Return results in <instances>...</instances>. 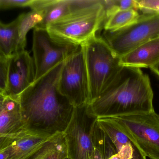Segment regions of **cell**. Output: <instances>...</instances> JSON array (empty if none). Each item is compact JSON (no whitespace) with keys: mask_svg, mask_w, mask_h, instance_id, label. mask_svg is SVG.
<instances>
[{"mask_svg":"<svg viewBox=\"0 0 159 159\" xmlns=\"http://www.w3.org/2000/svg\"><path fill=\"white\" fill-rule=\"evenodd\" d=\"M63 62L28 87L19 97L24 130L47 137L64 133L75 108L58 89Z\"/></svg>","mask_w":159,"mask_h":159,"instance_id":"1","label":"cell"},{"mask_svg":"<svg viewBox=\"0 0 159 159\" xmlns=\"http://www.w3.org/2000/svg\"><path fill=\"white\" fill-rule=\"evenodd\" d=\"M150 78L140 68L123 66L112 83L87 105L96 119L136 115L154 111Z\"/></svg>","mask_w":159,"mask_h":159,"instance_id":"2","label":"cell"},{"mask_svg":"<svg viewBox=\"0 0 159 159\" xmlns=\"http://www.w3.org/2000/svg\"><path fill=\"white\" fill-rule=\"evenodd\" d=\"M105 21L102 0H81L69 14L49 24L46 29L57 38L81 45L97 35Z\"/></svg>","mask_w":159,"mask_h":159,"instance_id":"3","label":"cell"},{"mask_svg":"<svg viewBox=\"0 0 159 159\" xmlns=\"http://www.w3.org/2000/svg\"><path fill=\"white\" fill-rule=\"evenodd\" d=\"M81 46L89 78V104L106 89L123 66L120 57L101 36L95 35Z\"/></svg>","mask_w":159,"mask_h":159,"instance_id":"4","label":"cell"},{"mask_svg":"<svg viewBox=\"0 0 159 159\" xmlns=\"http://www.w3.org/2000/svg\"><path fill=\"white\" fill-rule=\"evenodd\" d=\"M150 159H159V115L149 113L107 118Z\"/></svg>","mask_w":159,"mask_h":159,"instance_id":"5","label":"cell"},{"mask_svg":"<svg viewBox=\"0 0 159 159\" xmlns=\"http://www.w3.org/2000/svg\"><path fill=\"white\" fill-rule=\"evenodd\" d=\"M101 37L119 57L159 37V13L142 14L132 24L115 31L103 30Z\"/></svg>","mask_w":159,"mask_h":159,"instance_id":"6","label":"cell"},{"mask_svg":"<svg viewBox=\"0 0 159 159\" xmlns=\"http://www.w3.org/2000/svg\"><path fill=\"white\" fill-rule=\"evenodd\" d=\"M80 45L57 38L46 29L34 28L32 51L35 80L47 73L58 64L77 51Z\"/></svg>","mask_w":159,"mask_h":159,"instance_id":"7","label":"cell"},{"mask_svg":"<svg viewBox=\"0 0 159 159\" xmlns=\"http://www.w3.org/2000/svg\"><path fill=\"white\" fill-rule=\"evenodd\" d=\"M58 89L75 108L89 105V78L81 45L77 51L63 62L59 79Z\"/></svg>","mask_w":159,"mask_h":159,"instance_id":"8","label":"cell"},{"mask_svg":"<svg viewBox=\"0 0 159 159\" xmlns=\"http://www.w3.org/2000/svg\"><path fill=\"white\" fill-rule=\"evenodd\" d=\"M87 105L75 108L71 119L64 132L70 159H93V133L97 119L89 114Z\"/></svg>","mask_w":159,"mask_h":159,"instance_id":"9","label":"cell"},{"mask_svg":"<svg viewBox=\"0 0 159 159\" xmlns=\"http://www.w3.org/2000/svg\"><path fill=\"white\" fill-rule=\"evenodd\" d=\"M35 80L33 59L24 50L7 58L6 88L4 95L18 99Z\"/></svg>","mask_w":159,"mask_h":159,"instance_id":"10","label":"cell"},{"mask_svg":"<svg viewBox=\"0 0 159 159\" xmlns=\"http://www.w3.org/2000/svg\"><path fill=\"white\" fill-rule=\"evenodd\" d=\"M81 0H33L30 7L43 16L35 28L46 29L49 24L66 16L79 5Z\"/></svg>","mask_w":159,"mask_h":159,"instance_id":"11","label":"cell"},{"mask_svg":"<svg viewBox=\"0 0 159 159\" xmlns=\"http://www.w3.org/2000/svg\"><path fill=\"white\" fill-rule=\"evenodd\" d=\"M100 129L114 144L120 159H147L135 144L109 118L98 119Z\"/></svg>","mask_w":159,"mask_h":159,"instance_id":"12","label":"cell"},{"mask_svg":"<svg viewBox=\"0 0 159 159\" xmlns=\"http://www.w3.org/2000/svg\"><path fill=\"white\" fill-rule=\"evenodd\" d=\"M159 62V37L147 42L120 58L123 66L151 68Z\"/></svg>","mask_w":159,"mask_h":159,"instance_id":"13","label":"cell"},{"mask_svg":"<svg viewBox=\"0 0 159 159\" xmlns=\"http://www.w3.org/2000/svg\"><path fill=\"white\" fill-rule=\"evenodd\" d=\"M24 126L19 99L7 97L0 110V135L19 133Z\"/></svg>","mask_w":159,"mask_h":159,"instance_id":"14","label":"cell"},{"mask_svg":"<svg viewBox=\"0 0 159 159\" xmlns=\"http://www.w3.org/2000/svg\"><path fill=\"white\" fill-rule=\"evenodd\" d=\"M68 157L64 133H57L22 159H64Z\"/></svg>","mask_w":159,"mask_h":159,"instance_id":"15","label":"cell"},{"mask_svg":"<svg viewBox=\"0 0 159 159\" xmlns=\"http://www.w3.org/2000/svg\"><path fill=\"white\" fill-rule=\"evenodd\" d=\"M51 137L42 136L23 131L15 136L12 143L11 159H22Z\"/></svg>","mask_w":159,"mask_h":159,"instance_id":"16","label":"cell"},{"mask_svg":"<svg viewBox=\"0 0 159 159\" xmlns=\"http://www.w3.org/2000/svg\"><path fill=\"white\" fill-rule=\"evenodd\" d=\"M18 44L17 18L8 24L0 21V55L7 58L18 53Z\"/></svg>","mask_w":159,"mask_h":159,"instance_id":"17","label":"cell"},{"mask_svg":"<svg viewBox=\"0 0 159 159\" xmlns=\"http://www.w3.org/2000/svg\"><path fill=\"white\" fill-rule=\"evenodd\" d=\"M18 31V53L25 50L27 44V35L30 30L34 29L43 20V16L37 11L20 14L17 18Z\"/></svg>","mask_w":159,"mask_h":159,"instance_id":"18","label":"cell"},{"mask_svg":"<svg viewBox=\"0 0 159 159\" xmlns=\"http://www.w3.org/2000/svg\"><path fill=\"white\" fill-rule=\"evenodd\" d=\"M140 16L138 11L133 9L119 10L105 20L102 29L105 30L115 31L122 29L135 22Z\"/></svg>","mask_w":159,"mask_h":159,"instance_id":"19","label":"cell"},{"mask_svg":"<svg viewBox=\"0 0 159 159\" xmlns=\"http://www.w3.org/2000/svg\"><path fill=\"white\" fill-rule=\"evenodd\" d=\"M103 133L97 122V119L94 124L93 129L94 154L93 159H105L103 147Z\"/></svg>","mask_w":159,"mask_h":159,"instance_id":"20","label":"cell"},{"mask_svg":"<svg viewBox=\"0 0 159 159\" xmlns=\"http://www.w3.org/2000/svg\"><path fill=\"white\" fill-rule=\"evenodd\" d=\"M17 134L0 135V159H11L13 150L12 143Z\"/></svg>","mask_w":159,"mask_h":159,"instance_id":"21","label":"cell"},{"mask_svg":"<svg viewBox=\"0 0 159 159\" xmlns=\"http://www.w3.org/2000/svg\"><path fill=\"white\" fill-rule=\"evenodd\" d=\"M103 147L105 159H120L113 143L107 135L103 132Z\"/></svg>","mask_w":159,"mask_h":159,"instance_id":"22","label":"cell"},{"mask_svg":"<svg viewBox=\"0 0 159 159\" xmlns=\"http://www.w3.org/2000/svg\"><path fill=\"white\" fill-rule=\"evenodd\" d=\"M137 2L143 14L159 13V0H137Z\"/></svg>","mask_w":159,"mask_h":159,"instance_id":"23","label":"cell"},{"mask_svg":"<svg viewBox=\"0 0 159 159\" xmlns=\"http://www.w3.org/2000/svg\"><path fill=\"white\" fill-rule=\"evenodd\" d=\"M33 0H0V8L30 6Z\"/></svg>","mask_w":159,"mask_h":159,"instance_id":"24","label":"cell"},{"mask_svg":"<svg viewBox=\"0 0 159 159\" xmlns=\"http://www.w3.org/2000/svg\"><path fill=\"white\" fill-rule=\"evenodd\" d=\"M7 58L0 60V92L4 93L6 88Z\"/></svg>","mask_w":159,"mask_h":159,"instance_id":"25","label":"cell"},{"mask_svg":"<svg viewBox=\"0 0 159 159\" xmlns=\"http://www.w3.org/2000/svg\"><path fill=\"white\" fill-rule=\"evenodd\" d=\"M151 71L155 73L157 76L159 77V62L156 65L153 66V67L150 68Z\"/></svg>","mask_w":159,"mask_h":159,"instance_id":"26","label":"cell"},{"mask_svg":"<svg viewBox=\"0 0 159 159\" xmlns=\"http://www.w3.org/2000/svg\"><path fill=\"white\" fill-rule=\"evenodd\" d=\"M6 97L7 96H5L4 93L0 92V110L2 108L4 102L5 100Z\"/></svg>","mask_w":159,"mask_h":159,"instance_id":"27","label":"cell"},{"mask_svg":"<svg viewBox=\"0 0 159 159\" xmlns=\"http://www.w3.org/2000/svg\"><path fill=\"white\" fill-rule=\"evenodd\" d=\"M5 58V57H3V56H2V55H0V60L4 58Z\"/></svg>","mask_w":159,"mask_h":159,"instance_id":"28","label":"cell"},{"mask_svg":"<svg viewBox=\"0 0 159 159\" xmlns=\"http://www.w3.org/2000/svg\"><path fill=\"white\" fill-rule=\"evenodd\" d=\"M64 159H70L68 157H67L65 158H64Z\"/></svg>","mask_w":159,"mask_h":159,"instance_id":"29","label":"cell"}]
</instances>
